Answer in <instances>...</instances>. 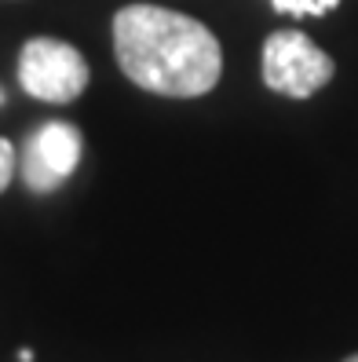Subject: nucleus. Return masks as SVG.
<instances>
[{
    "label": "nucleus",
    "instance_id": "obj_8",
    "mask_svg": "<svg viewBox=\"0 0 358 362\" xmlns=\"http://www.w3.org/2000/svg\"><path fill=\"white\" fill-rule=\"evenodd\" d=\"M344 362H358V355H351V358H344Z\"/></svg>",
    "mask_w": 358,
    "mask_h": 362
},
{
    "label": "nucleus",
    "instance_id": "obj_6",
    "mask_svg": "<svg viewBox=\"0 0 358 362\" xmlns=\"http://www.w3.org/2000/svg\"><path fill=\"white\" fill-rule=\"evenodd\" d=\"M11 176H15V143L0 139V194L11 187Z\"/></svg>",
    "mask_w": 358,
    "mask_h": 362
},
{
    "label": "nucleus",
    "instance_id": "obj_7",
    "mask_svg": "<svg viewBox=\"0 0 358 362\" xmlns=\"http://www.w3.org/2000/svg\"><path fill=\"white\" fill-rule=\"evenodd\" d=\"M18 362H33V351H30V348H23V351H18Z\"/></svg>",
    "mask_w": 358,
    "mask_h": 362
},
{
    "label": "nucleus",
    "instance_id": "obj_4",
    "mask_svg": "<svg viewBox=\"0 0 358 362\" xmlns=\"http://www.w3.org/2000/svg\"><path fill=\"white\" fill-rule=\"evenodd\" d=\"M80 132L70 121H48L30 136L23 154V180L33 194H52L80 165Z\"/></svg>",
    "mask_w": 358,
    "mask_h": 362
},
{
    "label": "nucleus",
    "instance_id": "obj_5",
    "mask_svg": "<svg viewBox=\"0 0 358 362\" xmlns=\"http://www.w3.org/2000/svg\"><path fill=\"white\" fill-rule=\"evenodd\" d=\"M336 4H340V0H270V8H275V11L297 15V18H304V15H326Z\"/></svg>",
    "mask_w": 358,
    "mask_h": 362
},
{
    "label": "nucleus",
    "instance_id": "obj_3",
    "mask_svg": "<svg viewBox=\"0 0 358 362\" xmlns=\"http://www.w3.org/2000/svg\"><path fill=\"white\" fill-rule=\"evenodd\" d=\"M333 59L300 30H278L263 40V84L289 99H311L333 81Z\"/></svg>",
    "mask_w": 358,
    "mask_h": 362
},
{
    "label": "nucleus",
    "instance_id": "obj_1",
    "mask_svg": "<svg viewBox=\"0 0 358 362\" xmlns=\"http://www.w3.org/2000/svg\"><path fill=\"white\" fill-rule=\"evenodd\" d=\"M114 55L132 84L168 99L208 95L223 77L216 33L161 4H124L114 15Z\"/></svg>",
    "mask_w": 358,
    "mask_h": 362
},
{
    "label": "nucleus",
    "instance_id": "obj_2",
    "mask_svg": "<svg viewBox=\"0 0 358 362\" xmlns=\"http://www.w3.org/2000/svg\"><path fill=\"white\" fill-rule=\"evenodd\" d=\"M88 59H84L73 45L55 37H33L18 52V84L40 103L66 106L84 95L88 88Z\"/></svg>",
    "mask_w": 358,
    "mask_h": 362
}]
</instances>
